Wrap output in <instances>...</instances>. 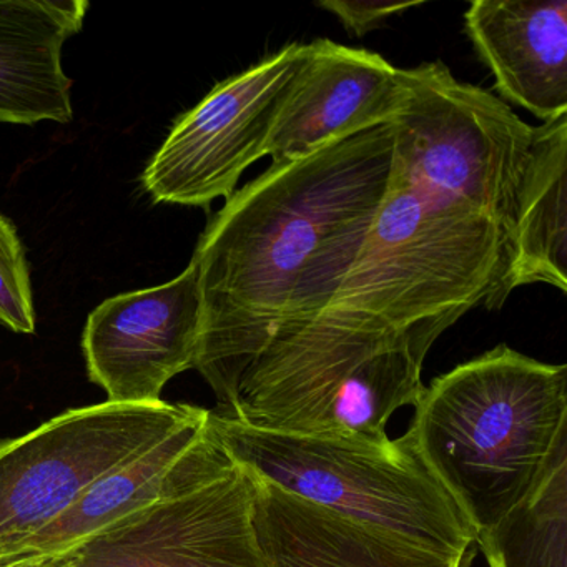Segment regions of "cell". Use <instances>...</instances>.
Instances as JSON below:
<instances>
[{"label":"cell","instance_id":"17","mask_svg":"<svg viewBox=\"0 0 567 567\" xmlns=\"http://www.w3.org/2000/svg\"><path fill=\"white\" fill-rule=\"evenodd\" d=\"M476 549L477 547H473V549L466 550V553L461 554V556L457 557L454 567H470L471 563H473L474 557H476Z\"/></svg>","mask_w":567,"mask_h":567},{"label":"cell","instance_id":"6","mask_svg":"<svg viewBox=\"0 0 567 567\" xmlns=\"http://www.w3.org/2000/svg\"><path fill=\"white\" fill-rule=\"evenodd\" d=\"M310 45L293 42L215 85L177 118L142 175L155 204L208 208L237 192L267 142Z\"/></svg>","mask_w":567,"mask_h":567},{"label":"cell","instance_id":"15","mask_svg":"<svg viewBox=\"0 0 567 567\" xmlns=\"http://www.w3.org/2000/svg\"><path fill=\"white\" fill-rule=\"evenodd\" d=\"M0 324L16 333L35 331L34 298L24 247L11 220L0 214Z\"/></svg>","mask_w":567,"mask_h":567},{"label":"cell","instance_id":"16","mask_svg":"<svg viewBox=\"0 0 567 567\" xmlns=\"http://www.w3.org/2000/svg\"><path fill=\"white\" fill-rule=\"evenodd\" d=\"M423 2H357V0H321L318 8L333 14L347 32L357 38H363L368 32L381 28L386 19L396 14L420 8Z\"/></svg>","mask_w":567,"mask_h":567},{"label":"cell","instance_id":"4","mask_svg":"<svg viewBox=\"0 0 567 567\" xmlns=\"http://www.w3.org/2000/svg\"><path fill=\"white\" fill-rule=\"evenodd\" d=\"M235 466L280 489L447 554L476 547V530L406 434L386 443L258 430L210 410Z\"/></svg>","mask_w":567,"mask_h":567},{"label":"cell","instance_id":"7","mask_svg":"<svg viewBox=\"0 0 567 567\" xmlns=\"http://www.w3.org/2000/svg\"><path fill=\"white\" fill-rule=\"evenodd\" d=\"M11 567H268L254 524V481L240 467L162 497L69 549Z\"/></svg>","mask_w":567,"mask_h":567},{"label":"cell","instance_id":"9","mask_svg":"<svg viewBox=\"0 0 567 567\" xmlns=\"http://www.w3.org/2000/svg\"><path fill=\"white\" fill-rule=\"evenodd\" d=\"M267 142L271 164L300 161L327 145L393 121L408 94V69L330 39L310 42Z\"/></svg>","mask_w":567,"mask_h":567},{"label":"cell","instance_id":"1","mask_svg":"<svg viewBox=\"0 0 567 567\" xmlns=\"http://www.w3.org/2000/svg\"><path fill=\"white\" fill-rule=\"evenodd\" d=\"M386 192L327 310L254 363H358L427 351L474 308L513 293L517 227L536 127L457 81L443 62L408 69Z\"/></svg>","mask_w":567,"mask_h":567},{"label":"cell","instance_id":"5","mask_svg":"<svg viewBox=\"0 0 567 567\" xmlns=\"http://www.w3.org/2000/svg\"><path fill=\"white\" fill-rule=\"evenodd\" d=\"M192 404L75 408L24 436L0 440V557L58 519L95 481L194 416Z\"/></svg>","mask_w":567,"mask_h":567},{"label":"cell","instance_id":"10","mask_svg":"<svg viewBox=\"0 0 567 567\" xmlns=\"http://www.w3.org/2000/svg\"><path fill=\"white\" fill-rule=\"evenodd\" d=\"M248 476L254 481L255 533L268 567H454L461 556Z\"/></svg>","mask_w":567,"mask_h":567},{"label":"cell","instance_id":"13","mask_svg":"<svg viewBox=\"0 0 567 567\" xmlns=\"http://www.w3.org/2000/svg\"><path fill=\"white\" fill-rule=\"evenodd\" d=\"M534 284L567 291V115L537 125L524 185L511 285Z\"/></svg>","mask_w":567,"mask_h":567},{"label":"cell","instance_id":"12","mask_svg":"<svg viewBox=\"0 0 567 567\" xmlns=\"http://www.w3.org/2000/svg\"><path fill=\"white\" fill-rule=\"evenodd\" d=\"M85 0L0 2V122L68 124L72 81L62 68V48L82 31Z\"/></svg>","mask_w":567,"mask_h":567},{"label":"cell","instance_id":"2","mask_svg":"<svg viewBox=\"0 0 567 567\" xmlns=\"http://www.w3.org/2000/svg\"><path fill=\"white\" fill-rule=\"evenodd\" d=\"M393 125H378L235 192L195 248L202 327L195 370L231 403L258 354L320 317L361 254L386 192Z\"/></svg>","mask_w":567,"mask_h":567},{"label":"cell","instance_id":"11","mask_svg":"<svg viewBox=\"0 0 567 567\" xmlns=\"http://www.w3.org/2000/svg\"><path fill=\"white\" fill-rule=\"evenodd\" d=\"M464 32L503 102L543 124L567 115V0H474Z\"/></svg>","mask_w":567,"mask_h":567},{"label":"cell","instance_id":"3","mask_svg":"<svg viewBox=\"0 0 567 567\" xmlns=\"http://www.w3.org/2000/svg\"><path fill=\"white\" fill-rule=\"evenodd\" d=\"M404 434L477 536L567 453V367L497 344L424 386Z\"/></svg>","mask_w":567,"mask_h":567},{"label":"cell","instance_id":"8","mask_svg":"<svg viewBox=\"0 0 567 567\" xmlns=\"http://www.w3.org/2000/svg\"><path fill=\"white\" fill-rule=\"evenodd\" d=\"M200 327V281L190 261L168 284L117 295L92 311L82 338L89 378L111 403H158L165 384L195 367Z\"/></svg>","mask_w":567,"mask_h":567},{"label":"cell","instance_id":"14","mask_svg":"<svg viewBox=\"0 0 567 567\" xmlns=\"http://www.w3.org/2000/svg\"><path fill=\"white\" fill-rule=\"evenodd\" d=\"M489 567H567V453L529 496L476 536Z\"/></svg>","mask_w":567,"mask_h":567}]
</instances>
